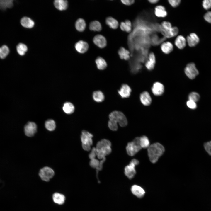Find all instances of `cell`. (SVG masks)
<instances>
[{
  "instance_id": "6da1fadb",
  "label": "cell",
  "mask_w": 211,
  "mask_h": 211,
  "mask_svg": "<svg viewBox=\"0 0 211 211\" xmlns=\"http://www.w3.org/2000/svg\"><path fill=\"white\" fill-rule=\"evenodd\" d=\"M165 151L164 147L159 143H154L147 149L148 155L150 161L152 163L156 162Z\"/></svg>"
},
{
  "instance_id": "7a4b0ae2",
  "label": "cell",
  "mask_w": 211,
  "mask_h": 211,
  "mask_svg": "<svg viewBox=\"0 0 211 211\" xmlns=\"http://www.w3.org/2000/svg\"><path fill=\"white\" fill-rule=\"evenodd\" d=\"M111 146L110 142L106 139H103L98 142L96 148L98 158L101 160L106 158L105 156L111 152Z\"/></svg>"
},
{
  "instance_id": "3957f363",
  "label": "cell",
  "mask_w": 211,
  "mask_h": 211,
  "mask_svg": "<svg viewBox=\"0 0 211 211\" xmlns=\"http://www.w3.org/2000/svg\"><path fill=\"white\" fill-rule=\"evenodd\" d=\"M109 117L110 120L117 124L118 123L121 127H125L127 124V121L126 116L120 111H113L110 113Z\"/></svg>"
},
{
  "instance_id": "277c9868",
  "label": "cell",
  "mask_w": 211,
  "mask_h": 211,
  "mask_svg": "<svg viewBox=\"0 0 211 211\" xmlns=\"http://www.w3.org/2000/svg\"><path fill=\"white\" fill-rule=\"evenodd\" d=\"M142 148L140 144L139 137H136L132 141L129 142L126 147L127 154L131 156L135 155Z\"/></svg>"
},
{
  "instance_id": "5b68a950",
  "label": "cell",
  "mask_w": 211,
  "mask_h": 211,
  "mask_svg": "<svg viewBox=\"0 0 211 211\" xmlns=\"http://www.w3.org/2000/svg\"><path fill=\"white\" fill-rule=\"evenodd\" d=\"M93 135L88 132L85 130L82 131L81 139L82 147L84 150L89 151L91 149V146L93 144Z\"/></svg>"
},
{
  "instance_id": "8992f818",
  "label": "cell",
  "mask_w": 211,
  "mask_h": 211,
  "mask_svg": "<svg viewBox=\"0 0 211 211\" xmlns=\"http://www.w3.org/2000/svg\"><path fill=\"white\" fill-rule=\"evenodd\" d=\"M139 161L136 159H132L129 164L125 167L124 169V173L129 179L133 178L136 173L135 167L139 164Z\"/></svg>"
},
{
  "instance_id": "52a82bcc",
  "label": "cell",
  "mask_w": 211,
  "mask_h": 211,
  "mask_svg": "<svg viewBox=\"0 0 211 211\" xmlns=\"http://www.w3.org/2000/svg\"><path fill=\"white\" fill-rule=\"evenodd\" d=\"M55 174L53 170L51 168L46 166L43 167L40 170L39 174L42 180L45 181H48L54 176Z\"/></svg>"
},
{
  "instance_id": "ba28073f",
  "label": "cell",
  "mask_w": 211,
  "mask_h": 211,
  "mask_svg": "<svg viewBox=\"0 0 211 211\" xmlns=\"http://www.w3.org/2000/svg\"><path fill=\"white\" fill-rule=\"evenodd\" d=\"M184 72L186 76L190 79H193L199 74V72L195 64L193 62L188 64L184 69Z\"/></svg>"
},
{
  "instance_id": "9c48e42d",
  "label": "cell",
  "mask_w": 211,
  "mask_h": 211,
  "mask_svg": "<svg viewBox=\"0 0 211 211\" xmlns=\"http://www.w3.org/2000/svg\"><path fill=\"white\" fill-rule=\"evenodd\" d=\"M37 126L34 122H29L25 125L24 131L25 135L29 137L34 135L37 132Z\"/></svg>"
},
{
  "instance_id": "30bf717a",
  "label": "cell",
  "mask_w": 211,
  "mask_h": 211,
  "mask_svg": "<svg viewBox=\"0 0 211 211\" xmlns=\"http://www.w3.org/2000/svg\"><path fill=\"white\" fill-rule=\"evenodd\" d=\"M164 87L163 85L158 82L154 83L152 88V93L156 96L161 95L164 93Z\"/></svg>"
},
{
  "instance_id": "8fae6325",
  "label": "cell",
  "mask_w": 211,
  "mask_h": 211,
  "mask_svg": "<svg viewBox=\"0 0 211 211\" xmlns=\"http://www.w3.org/2000/svg\"><path fill=\"white\" fill-rule=\"evenodd\" d=\"M172 28L171 23L169 21H164L161 23V28L162 30L167 38H172L171 32Z\"/></svg>"
},
{
  "instance_id": "7c38bea8",
  "label": "cell",
  "mask_w": 211,
  "mask_h": 211,
  "mask_svg": "<svg viewBox=\"0 0 211 211\" xmlns=\"http://www.w3.org/2000/svg\"><path fill=\"white\" fill-rule=\"evenodd\" d=\"M93 43L100 48L105 47L107 45V41L105 38L101 35H95L93 39Z\"/></svg>"
},
{
  "instance_id": "4fadbf2b",
  "label": "cell",
  "mask_w": 211,
  "mask_h": 211,
  "mask_svg": "<svg viewBox=\"0 0 211 211\" xmlns=\"http://www.w3.org/2000/svg\"><path fill=\"white\" fill-rule=\"evenodd\" d=\"M131 92V88L129 86L126 84H122L118 91L119 95L122 98L129 97L130 95Z\"/></svg>"
},
{
  "instance_id": "5bb4252c",
  "label": "cell",
  "mask_w": 211,
  "mask_h": 211,
  "mask_svg": "<svg viewBox=\"0 0 211 211\" xmlns=\"http://www.w3.org/2000/svg\"><path fill=\"white\" fill-rule=\"evenodd\" d=\"M75 47L76 51L79 53H84L88 49L89 45L88 43L83 40H80L75 44Z\"/></svg>"
},
{
  "instance_id": "9a60e30c",
  "label": "cell",
  "mask_w": 211,
  "mask_h": 211,
  "mask_svg": "<svg viewBox=\"0 0 211 211\" xmlns=\"http://www.w3.org/2000/svg\"><path fill=\"white\" fill-rule=\"evenodd\" d=\"M132 193L139 198L142 197L145 194L144 190L140 186L137 185H132L131 188Z\"/></svg>"
},
{
  "instance_id": "2e32d148",
  "label": "cell",
  "mask_w": 211,
  "mask_h": 211,
  "mask_svg": "<svg viewBox=\"0 0 211 211\" xmlns=\"http://www.w3.org/2000/svg\"><path fill=\"white\" fill-rule=\"evenodd\" d=\"M155 63V55L153 52H151L149 54L148 60L145 63V67L148 70H152L154 69Z\"/></svg>"
},
{
  "instance_id": "e0dca14e",
  "label": "cell",
  "mask_w": 211,
  "mask_h": 211,
  "mask_svg": "<svg viewBox=\"0 0 211 211\" xmlns=\"http://www.w3.org/2000/svg\"><path fill=\"white\" fill-rule=\"evenodd\" d=\"M186 40L190 47H193L199 43V38L195 33H192L187 37Z\"/></svg>"
},
{
  "instance_id": "ac0fdd59",
  "label": "cell",
  "mask_w": 211,
  "mask_h": 211,
  "mask_svg": "<svg viewBox=\"0 0 211 211\" xmlns=\"http://www.w3.org/2000/svg\"><path fill=\"white\" fill-rule=\"evenodd\" d=\"M140 99L141 103L144 106H149L151 103L152 99L149 93L147 91L142 92L140 95Z\"/></svg>"
},
{
  "instance_id": "d6986e66",
  "label": "cell",
  "mask_w": 211,
  "mask_h": 211,
  "mask_svg": "<svg viewBox=\"0 0 211 211\" xmlns=\"http://www.w3.org/2000/svg\"><path fill=\"white\" fill-rule=\"evenodd\" d=\"M154 13L157 17L164 18L167 15V13L165 7L162 5H158L155 8Z\"/></svg>"
},
{
  "instance_id": "ffe728a7",
  "label": "cell",
  "mask_w": 211,
  "mask_h": 211,
  "mask_svg": "<svg viewBox=\"0 0 211 211\" xmlns=\"http://www.w3.org/2000/svg\"><path fill=\"white\" fill-rule=\"evenodd\" d=\"M186 40L182 35L178 36L176 38L174 43L176 47L179 49H183L186 46Z\"/></svg>"
},
{
  "instance_id": "44dd1931",
  "label": "cell",
  "mask_w": 211,
  "mask_h": 211,
  "mask_svg": "<svg viewBox=\"0 0 211 211\" xmlns=\"http://www.w3.org/2000/svg\"><path fill=\"white\" fill-rule=\"evenodd\" d=\"M52 198L55 203L60 205L63 204L65 200V197L64 195L57 192L53 194Z\"/></svg>"
},
{
  "instance_id": "7402d4cb",
  "label": "cell",
  "mask_w": 211,
  "mask_h": 211,
  "mask_svg": "<svg viewBox=\"0 0 211 211\" xmlns=\"http://www.w3.org/2000/svg\"><path fill=\"white\" fill-rule=\"evenodd\" d=\"M161 49L164 53L169 54L172 51L173 49V47L171 43L167 41L161 44Z\"/></svg>"
},
{
  "instance_id": "603a6c76",
  "label": "cell",
  "mask_w": 211,
  "mask_h": 211,
  "mask_svg": "<svg viewBox=\"0 0 211 211\" xmlns=\"http://www.w3.org/2000/svg\"><path fill=\"white\" fill-rule=\"evenodd\" d=\"M54 3L55 7L60 11L66 10L68 7V3L67 0H55Z\"/></svg>"
},
{
  "instance_id": "cb8c5ba5",
  "label": "cell",
  "mask_w": 211,
  "mask_h": 211,
  "mask_svg": "<svg viewBox=\"0 0 211 211\" xmlns=\"http://www.w3.org/2000/svg\"><path fill=\"white\" fill-rule=\"evenodd\" d=\"M21 25L23 27L28 28H32L34 25V21L30 18L24 17L22 18L20 21Z\"/></svg>"
},
{
  "instance_id": "d4e9b609",
  "label": "cell",
  "mask_w": 211,
  "mask_h": 211,
  "mask_svg": "<svg viewBox=\"0 0 211 211\" xmlns=\"http://www.w3.org/2000/svg\"><path fill=\"white\" fill-rule=\"evenodd\" d=\"M118 54L120 59L127 60L130 58V53L129 51L123 47L120 48L118 51Z\"/></svg>"
},
{
  "instance_id": "484cf974",
  "label": "cell",
  "mask_w": 211,
  "mask_h": 211,
  "mask_svg": "<svg viewBox=\"0 0 211 211\" xmlns=\"http://www.w3.org/2000/svg\"><path fill=\"white\" fill-rule=\"evenodd\" d=\"M106 23L111 28L116 29L118 28L119 24L118 21L112 17H107L106 20Z\"/></svg>"
},
{
  "instance_id": "4316f807",
  "label": "cell",
  "mask_w": 211,
  "mask_h": 211,
  "mask_svg": "<svg viewBox=\"0 0 211 211\" xmlns=\"http://www.w3.org/2000/svg\"><path fill=\"white\" fill-rule=\"evenodd\" d=\"M95 62L97 68L99 70H104L107 67V64L106 61L101 57H98L95 60Z\"/></svg>"
},
{
  "instance_id": "83f0119b",
  "label": "cell",
  "mask_w": 211,
  "mask_h": 211,
  "mask_svg": "<svg viewBox=\"0 0 211 211\" xmlns=\"http://www.w3.org/2000/svg\"><path fill=\"white\" fill-rule=\"evenodd\" d=\"M75 28L79 32L84 31L86 27V23L84 19L81 18L78 19L75 23Z\"/></svg>"
},
{
  "instance_id": "f1b7e54d",
  "label": "cell",
  "mask_w": 211,
  "mask_h": 211,
  "mask_svg": "<svg viewBox=\"0 0 211 211\" xmlns=\"http://www.w3.org/2000/svg\"><path fill=\"white\" fill-rule=\"evenodd\" d=\"M120 27L122 30L130 33L132 29L131 23L129 20H126L124 22H122L121 23Z\"/></svg>"
},
{
  "instance_id": "f546056e",
  "label": "cell",
  "mask_w": 211,
  "mask_h": 211,
  "mask_svg": "<svg viewBox=\"0 0 211 211\" xmlns=\"http://www.w3.org/2000/svg\"><path fill=\"white\" fill-rule=\"evenodd\" d=\"M89 27L91 30L96 31H100L102 28L101 23L97 21H94L91 22Z\"/></svg>"
},
{
  "instance_id": "4dcf8cb0",
  "label": "cell",
  "mask_w": 211,
  "mask_h": 211,
  "mask_svg": "<svg viewBox=\"0 0 211 211\" xmlns=\"http://www.w3.org/2000/svg\"><path fill=\"white\" fill-rule=\"evenodd\" d=\"M62 108L64 111L67 114H70L72 113L75 109V108L73 105L69 102H67L65 103Z\"/></svg>"
},
{
  "instance_id": "1f68e13d",
  "label": "cell",
  "mask_w": 211,
  "mask_h": 211,
  "mask_svg": "<svg viewBox=\"0 0 211 211\" xmlns=\"http://www.w3.org/2000/svg\"><path fill=\"white\" fill-rule=\"evenodd\" d=\"M92 96L94 100L97 102L103 101L105 98L103 93L100 91H94L93 93Z\"/></svg>"
},
{
  "instance_id": "d6a6232c",
  "label": "cell",
  "mask_w": 211,
  "mask_h": 211,
  "mask_svg": "<svg viewBox=\"0 0 211 211\" xmlns=\"http://www.w3.org/2000/svg\"><path fill=\"white\" fill-rule=\"evenodd\" d=\"M12 0H0V9L5 10L11 8L13 5Z\"/></svg>"
},
{
  "instance_id": "836d02e7",
  "label": "cell",
  "mask_w": 211,
  "mask_h": 211,
  "mask_svg": "<svg viewBox=\"0 0 211 211\" xmlns=\"http://www.w3.org/2000/svg\"><path fill=\"white\" fill-rule=\"evenodd\" d=\"M139 142L142 148H148L150 146L149 140L146 136L143 135L139 137Z\"/></svg>"
},
{
  "instance_id": "e575fe53",
  "label": "cell",
  "mask_w": 211,
  "mask_h": 211,
  "mask_svg": "<svg viewBox=\"0 0 211 211\" xmlns=\"http://www.w3.org/2000/svg\"><path fill=\"white\" fill-rule=\"evenodd\" d=\"M16 50L20 55L23 56L27 51L28 48L25 44L22 43H20L17 46Z\"/></svg>"
},
{
  "instance_id": "d590c367",
  "label": "cell",
  "mask_w": 211,
  "mask_h": 211,
  "mask_svg": "<svg viewBox=\"0 0 211 211\" xmlns=\"http://www.w3.org/2000/svg\"><path fill=\"white\" fill-rule=\"evenodd\" d=\"M9 53V49L8 47L4 45L0 47V58L1 59H5Z\"/></svg>"
},
{
  "instance_id": "8d00e7d4",
  "label": "cell",
  "mask_w": 211,
  "mask_h": 211,
  "mask_svg": "<svg viewBox=\"0 0 211 211\" xmlns=\"http://www.w3.org/2000/svg\"><path fill=\"white\" fill-rule=\"evenodd\" d=\"M45 126L46 129L49 131H53L56 128L55 122L52 119L48 120L45 122Z\"/></svg>"
},
{
  "instance_id": "74e56055",
  "label": "cell",
  "mask_w": 211,
  "mask_h": 211,
  "mask_svg": "<svg viewBox=\"0 0 211 211\" xmlns=\"http://www.w3.org/2000/svg\"><path fill=\"white\" fill-rule=\"evenodd\" d=\"M188 98L189 100L196 102L199 100L200 96L199 94L196 92H192L188 95Z\"/></svg>"
},
{
  "instance_id": "f35d334b",
  "label": "cell",
  "mask_w": 211,
  "mask_h": 211,
  "mask_svg": "<svg viewBox=\"0 0 211 211\" xmlns=\"http://www.w3.org/2000/svg\"><path fill=\"white\" fill-rule=\"evenodd\" d=\"M204 149L209 155L211 156V141L207 142L204 144Z\"/></svg>"
},
{
  "instance_id": "ab89813d",
  "label": "cell",
  "mask_w": 211,
  "mask_h": 211,
  "mask_svg": "<svg viewBox=\"0 0 211 211\" xmlns=\"http://www.w3.org/2000/svg\"><path fill=\"white\" fill-rule=\"evenodd\" d=\"M108 126L110 129L113 131H116L118 129V125L110 120L108 123Z\"/></svg>"
},
{
  "instance_id": "60d3db41",
  "label": "cell",
  "mask_w": 211,
  "mask_h": 211,
  "mask_svg": "<svg viewBox=\"0 0 211 211\" xmlns=\"http://www.w3.org/2000/svg\"><path fill=\"white\" fill-rule=\"evenodd\" d=\"M202 6L203 8L208 10L211 8V0H205L203 1Z\"/></svg>"
},
{
  "instance_id": "b9f144b4",
  "label": "cell",
  "mask_w": 211,
  "mask_h": 211,
  "mask_svg": "<svg viewBox=\"0 0 211 211\" xmlns=\"http://www.w3.org/2000/svg\"><path fill=\"white\" fill-rule=\"evenodd\" d=\"M186 105L189 108L192 109H195L197 107L196 102L190 100L187 101Z\"/></svg>"
},
{
  "instance_id": "7bdbcfd3",
  "label": "cell",
  "mask_w": 211,
  "mask_h": 211,
  "mask_svg": "<svg viewBox=\"0 0 211 211\" xmlns=\"http://www.w3.org/2000/svg\"><path fill=\"white\" fill-rule=\"evenodd\" d=\"M169 4L173 8L178 7L180 4V0H169L168 1Z\"/></svg>"
},
{
  "instance_id": "ee69618b",
  "label": "cell",
  "mask_w": 211,
  "mask_h": 211,
  "mask_svg": "<svg viewBox=\"0 0 211 211\" xmlns=\"http://www.w3.org/2000/svg\"><path fill=\"white\" fill-rule=\"evenodd\" d=\"M97 156V153L96 148L93 147L89 155V157L91 159L95 158Z\"/></svg>"
},
{
  "instance_id": "f6af8a7d",
  "label": "cell",
  "mask_w": 211,
  "mask_h": 211,
  "mask_svg": "<svg viewBox=\"0 0 211 211\" xmlns=\"http://www.w3.org/2000/svg\"><path fill=\"white\" fill-rule=\"evenodd\" d=\"M178 31V29L177 27L175 26L172 27L171 32V37H173L177 35Z\"/></svg>"
},
{
  "instance_id": "bcb514c9",
  "label": "cell",
  "mask_w": 211,
  "mask_h": 211,
  "mask_svg": "<svg viewBox=\"0 0 211 211\" xmlns=\"http://www.w3.org/2000/svg\"><path fill=\"white\" fill-rule=\"evenodd\" d=\"M204 18L207 22L211 23V11L206 13L204 16Z\"/></svg>"
},
{
  "instance_id": "7dc6e473",
  "label": "cell",
  "mask_w": 211,
  "mask_h": 211,
  "mask_svg": "<svg viewBox=\"0 0 211 211\" xmlns=\"http://www.w3.org/2000/svg\"><path fill=\"white\" fill-rule=\"evenodd\" d=\"M122 2L126 5H130L133 4L135 2L134 0H121Z\"/></svg>"
},
{
  "instance_id": "c3c4849f",
  "label": "cell",
  "mask_w": 211,
  "mask_h": 211,
  "mask_svg": "<svg viewBox=\"0 0 211 211\" xmlns=\"http://www.w3.org/2000/svg\"><path fill=\"white\" fill-rule=\"evenodd\" d=\"M148 1L152 4H155L157 3L159 1V0H149Z\"/></svg>"
}]
</instances>
